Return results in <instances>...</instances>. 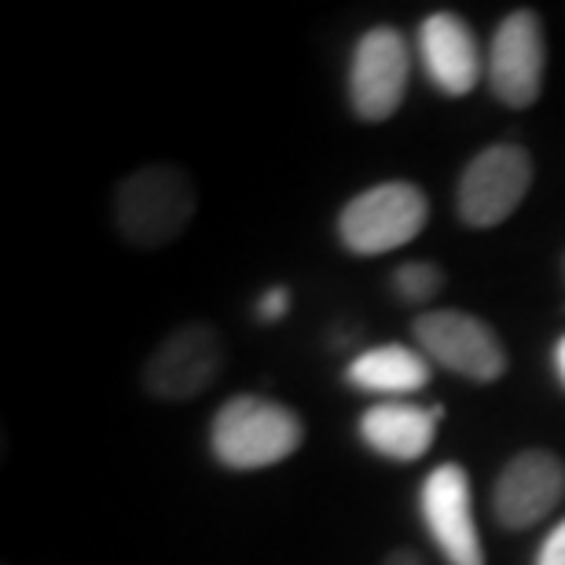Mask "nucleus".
<instances>
[{
  "instance_id": "nucleus-1",
  "label": "nucleus",
  "mask_w": 565,
  "mask_h": 565,
  "mask_svg": "<svg viewBox=\"0 0 565 565\" xmlns=\"http://www.w3.org/2000/svg\"><path fill=\"white\" fill-rule=\"evenodd\" d=\"M199 210V191L184 169L151 162L129 173L115 191V228L137 250H158L184 235Z\"/></svg>"
},
{
  "instance_id": "nucleus-2",
  "label": "nucleus",
  "mask_w": 565,
  "mask_h": 565,
  "mask_svg": "<svg viewBox=\"0 0 565 565\" xmlns=\"http://www.w3.org/2000/svg\"><path fill=\"white\" fill-rule=\"evenodd\" d=\"M305 440V423L287 404L257 397V393H235L221 404L210 426L213 459L228 470H265L290 459Z\"/></svg>"
},
{
  "instance_id": "nucleus-3",
  "label": "nucleus",
  "mask_w": 565,
  "mask_h": 565,
  "mask_svg": "<svg viewBox=\"0 0 565 565\" xmlns=\"http://www.w3.org/2000/svg\"><path fill=\"white\" fill-rule=\"evenodd\" d=\"M429 221V199L408 180H386L360 191L338 213V239L356 257H382L419 239Z\"/></svg>"
},
{
  "instance_id": "nucleus-4",
  "label": "nucleus",
  "mask_w": 565,
  "mask_h": 565,
  "mask_svg": "<svg viewBox=\"0 0 565 565\" xmlns=\"http://www.w3.org/2000/svg\"><path fill=\"white\" fill-rule=\"evenodd\" d=\"M224 360H228V345H224L217 327L191 320L154 345L140 382L154 401L184 404L217 386V379L224 375Z\"/></svg>"
},
{
  "instance_id": "nucleus-5",
  "label": "nucleus",
  "mask_w": 565,
  "mask_h": 565,
  "mask_svg": "<svg viewBox=\"0 0 565 565\" xmlns=\"http://www.w3.org/2000/svg\"><path fill=\"white\" fill-rule=\"evenodd\" d=\"M533 184V154L522 143H492L467 162L456 188V210L467 228H495L522 206Z\"/></svg>"
},
{
  "instance_id": "nucleus-6",
  "label": "nucleus",
  "mask_w": 565,
  "mask_h": 565,
  "mask_svg": "<svg viewBox=\"0 0 565 565\" xmlns=\"http://www.w3.org/2000/svg\"><path fill=\"white\" fill-rule=\"evenodd\" d=\"M412 334L426 360L470 382H495L507 371V349L481 316L462 309H429L415 316Z\"/></svg>"
},
{
  "instance_id": "nucleus-7",
  "label": "nucleus",
  "mask_w": 565,
  "mask_h": 565,
  "mask_svg": "<svg viewBox=\"0 0 565 565\" xmlns=\"http://www.w3.org/2000/svg\"><path fill=\"white\" fill-rule=\"evenodd\" d=\"M412 77V52L401 30L375 26L356 41L349 63V104L360 121H386L401 110Z\"/></svg>"
},
{
  "instance_id": "nucleus-8",
  "label": "nucleus",
  "mask_w": 565,
  "mask_h": 565,
  "mask_svg": "<svg viewBox=\"0 0 565 565\" xmlns=\"http://www.w3.org/2000/svg\"><path fill=\"white\" fill-rule=\"evenodd\" d=\"M547 41L533 8L511 11L489 44V88L503 107L525 110L544 93Z\"/></svg>"
},
{
  "instance_id": "nucleus-9",
  "label": "nucleus",
  "mask_w": 565,
  "mask_h": 565,
  "mask_svg": "<svg viewBox=\"0 0 565 565\" xmlns=\"http://www.w3.org/2000/svg\"><path fill=\"white\" fill-rule=\"evenodd\" d=\"M565 500V462L547 448H525L492 484V514L511 533L540 525Z\"/></svg>"
},
{
  "instance_id": "nucleus-10",
  "label": "nucleus",
  "mask_w": 565,
  "mask_h": 565,
  "mask_svg": "<svg viewBox=\"0 0 565 565\" xmlns=\"http://www.w3.org/2000/svg\"><path fill=\"white\" fill-rule=\"evenodd\" d=\"M419 511L448 565H484V547L473 525L470 478L459 462H440L437 470H429L419 492Z\"/></svg>"
},
{
  "instance_id": "nucleus-11",
  "label": "nucleus",
  "mask_w": 565,
  "mask_h": 565,
  "mask_svg": "<svg viewBox=\"0 0 565 565\" xmlns=\"http://www.w3.org/2000/svg\"><path fill=\"white\" fill-rule=\"evenodd\" d=\"M423 66L445 96H467L481 82V49L467 19L456 11H434L419 26Z\"/></svg>"
},
{
  "instance_id": "nucleus-12",
  "label": "nucleus",
  "mask_w": 565,
  "mask_h": 565,
  "mask_svg": "<svg viewBox=\"0 0 565 565\" xmlns=\"http://www.w3.org/2000/svg\"><path fill=\"white\" fill-rule=\"evenodd\" d=\"M445 419V408H419L408 401H379L360 415V440L379 451L382 459L415 462L434 448L437 426Z\"/></svg>"
},
{
  "instance_id": "nucleus-13",
  "label": "nucleus",
  "mask_w": 565,
  "mask_h": 565,
  "mask_svg": "<svg viewBox=\"0 0 565 565\" xmlns=\"http://www.w3.org/2000/svg\"><path fill=\"white\" fill-rule=\"evenodd\" d=\"M429 364L408 345H375L360 353L353 364L345 367L349 386L364 393H382V397H408L429 386Z\"/></svg>"
},
{
  "instance_id": "nucleus-14",
  "label": "nucleus",
  "mask_w": 565,
  "mask_h": 565,
  "mask_svg": "<svg viewBox=\"0 0 565 565\" xmlns=\"http://www.w3.org/2000/svg\"><path fill=\"white\" fill-rule=\"evenodd\" d=\"M440 287H445V273L434 262H404L397 273L390 276V290L397 294L404 305H426L434 301Z\"/></svg>"
},
{
  "instance_id": "nucleus-15",
  "label": "nucleus",
  "mask_w": 565,
  "mask_h": 565,
  "mask_svg": "<svg viewBox=\"0 0 565 565\" xmlns=\"http://www.w3.org/2000/svg\"><path fill=\"white\" fill-rule=\"evenodd\" d=\"M287 309H290V290L287 287H268L262 298H257L254 316L262 323H279L282 316H287Z\"/></svg>"
},
{
  "instance_id": "nucleus-16",
  "label": "nucleus",
  "mask_w": 565,
  "mask_h": 565,
  "mask_svg": "<svg viewBox=\"0 0 565 565\" xmlns=\"http://www.w3.org/2000/svg\"><path fill=\"white\" fill-rule=\"evenodd\" d=\"M536 565H565V518L551 529L547 540L536 551Z\"/></svg>"
},
{
  "instance_id": "nucleus-17",
  "label": "nucleus",
  "mask_w": 565,
  "mask_h": 565,
  "mask_svg": "<svg viewBox=\"0 0 565 565\" xmlns=\"http://www.w3.org/2000/svg\"><path fill=\"white\" fill-rule=\"evenodd\" d=\"M382 565H426V562H423L419 555H415L412 547H397V551H390L386 562H382Z\"/></svg>"
},
{
  "instance_id": "nucleus-18",
  "label": "nucleus",
  "mask_w": 565,
  "mask_h": 565,
  "mask_svg": "<svg viewBox=\"0 0 565 565\" xmlns=\"http://www.w3.org/2000/svg\"><path fill=\"white\" fill-rule=\"evenodd\" d=\"M555 371H558V379L565 386V334L558 338V345H555Z\"/></svg>"
}]
</instances>
